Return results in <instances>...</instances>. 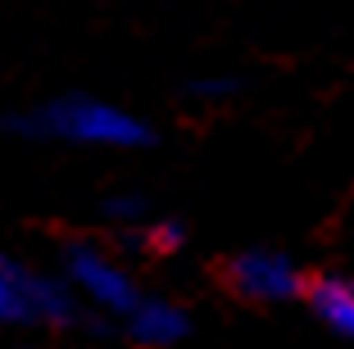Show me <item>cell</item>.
<instances>
[{
  "label": "cell",
  "mask_w": 354,
  "mask_h": 349,
  "mask_svg": "<svg viewBox=\"0 0 354 349\" xmlns=\"http://www.w3.org/2000/svg\"><path fill=\"white\" fill-rule=\"evenodd\" d=\"M77 318V299L68 281H50L0 254V322L10 327H64Z\"/></svg>",
  "instance_id": "2"
},
{
  "label": "cell",
  "mask_w": 354,
  "mask_h": 349,
  "mask_svg": "<svg viewBox=\"0 0 354 349\" xmlns=\"http://www.w3.org/2000/svg\"><path fill=\"white\" fill-rule=\"evenodd\" d=\"M109 214L123 218V223H132V218H141L146 209H141V200H109Z\"/></svg>",
  "instance_id": "8"
},
{
  "label": "cell",
  "mask_w": 354,
  "mask_h": 349,
  "mask_svg": "<svg viewBox=\"0 0 354 349\" xmlns=\"http://www.w3.org/2000/svg\"><path fill=\"white\" fill-rule=\"evenodd\" d=\"M23 132L46 136V141H64V145H95V150H136L150 141V127L136 118L132 109L95 95H64L50 100L46 109L23 118Z\"/></svg>",
  "instance_id": "1"
},
{
  "label": "cell",
  "mask_w": 354,
  "mask_h": 349,
  "mask_svg": "<svg viewBox=\"0 0 354 349\" xmlns=\"http://www.w3.org/2000/svg\"><path fill=\"white\" fill-rule=\"evenodd\" d=\"M123 322H127V336H132L136 345H146V349H168V345H177V340H187V331H191L187 313H182L173 299H155V295L150 299L141 295L123 313Z\"/></svg>",
  "instance_id": "5"
},
{
  "label": "cell",
  "mask_w": 354,
  "mask_h": 349,
  "mask_svg": "<svg viewBox=\"0 0 354 349\" xmlns=\"http://www.w3.org/2000/svg\"><path fill=\"white\" fill-rule=\"evenodd\" d=\"M64 281H68V290L82 295L91 308L118 313V318L141 299L132 272H127L114 254H104L100 245H68L64 249Z\"/></svg>",
  "instance_id": "3"
},
{
  "label": "cell",
  "mask_w": 354,
  "mask_h": 349,
  "mask_svg": "<svg viewBox=\"0 0 354 349\" xmlns=\"http://www.w3.org/2000/svg\"><path fill=\"white\" fill-rule=\"evenodd\" d=\"M227 286L250 304H286V299L304 295L300 267L277 249H245L227 263Z\"/></svg>",
  "instance_id": "4"
},
{
  "label": "cell",
  "mask_w": 354,
  "mask_h": 349,
  "mask_svg": "<svg viewBox=\"0 0 354 349\" xmlns=\"http://www.w3.org/2000/svg\"><path fill=\"white\" fill-rule=\"evenodd\" d=\"M304 295H309L313 318L323 322V327H332L336 336L354 340V277H336V272L313 277L304 286Z\"/></svg>",
  "instance_id": "6"
},
{
  "label": "cell",
  "mask_w": 354,
  "mask_h": 349,
  "mask_svg": "<svg viewBox=\"0 0 354 349\" xmlns=\"http://www.w3.org/2000/svg\"><path fill=\"white\" fill-rule=\"evenodd\" d=\"M182 240H187V232H182V227L177 223H150L146 232H141V245L150 249V254H177V249H182Z\"/></svg>",
  "instance_id": "7"
}]
</instances>
